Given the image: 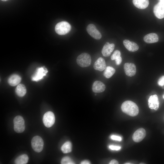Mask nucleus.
<instances>
[{
  "label": "nucleus",
  "instance_id": "obj_1",
  "mask_svg": "<svg viewBox=\"0 0 164 164\" xmlns=\"http://www.w3.org/2000/svg\"><path fill=\"white\" fill-rule=\"evenodd\" d=\"M121 108L124 113L131 116H135L139 112V109L137 105L131 101L124 102L121 105Z\"/></svg>",
  "mask_w": 164,
  "mask_h": 164
},
{
  "label": "nucleus",
  "instance_id": "obj_2",
  "mask_svg": "<svg viewBox=\"0 0 164 164\" xmlns=\"http://www.w3.org/2000/svg\"><path fill=\"white\" fill-rule=\"evenodd\" d=\"M77 62L78 65L81 67H88L91 64V56L87 53H83L77 56Z\"/></svg>",
  "mask_w": 164,
  "mask_h": 164
},
{
  "label": "nucleus",
  "instance_id": "obj_3",
  "mask_svg": "<svg viewBox=\"0 0 164 164\" xmlns=\"http://www.w3.org/2000/svg\"><path fill=\"white\" fill-rule=\"evenodd\" d=\"M70 29V25L66 21H62L57 23L55 27L56 32L60 35H64L67 33Z\"/></svg>",
  "mask_w": 164,
  "mask_h": 164
},
{
  "label": "nucleus",
  "instance_id": "obj_4",
  "mask_svg": "<svg viewBox=\"0 0 164 164\" xmlns=\"http://www.w3.org/2000/svg\"><path fill=\"white\" fill-rule=\"evenodd\" d=\"M13 123L14 129L16 132L21 133L24 131L25 128V121L21 116H16L14 119Z\"/></svg>",
  "mask_w": 164,
  "mask_h": 164
},
{
  "label": "nucleus",
  "instance_id": "obj_5",
  "mask_svg": "<svg viewBox=\"0 0 164 164\" xmlns=\"http://www.w3.org/2000/svg\"><path fill=\"white\" fill-rule=\"evenodd\" d=\"M43 140L39 136H35L32 139V147L34 151L36 152H39L43 150Z\"/></svg>",
  "mask_w": 164,
  "mask_h": 164
},
{
  "label": "nucleus",
  "instance_id": "obj_6",
  "mask_svg": "<svg viewBox=\"0 0 164 164\" xmlns=\"http://www.w3.org/2000/svg\"><path fill=\"white\" fill-rule=\"evenodd\" d=\"M43 120V123L46 127L47 128L51 127L55 123L54 114L51 111H47L44 114Z\"/></svg>",
  "mask_w": 164,
  "mask_h": 164
},
{
  "label": "nucleus",
  "instance_id": "obj_7",
  "mask_svg": "<svg viewBox=\"0 0 164 164\" xmlns=\"http://www.w3.org/2000/svg\"><path fill=\"white\" fill-rule=\"evenodd\" d=\"M48 71L45 67H39L36 69L35 72L32 76V80L37 81L42 79L44 76H46Z\"/></svg>",
  "mask_w": 164,
  "mask_h": 164
},
{
  "label": "nucleus",
  "instance_id": "obj_8",
  "mask_svg": "<svg viewBox=\"0 0 164 164\" xmlns=\"http://www.w3.org/2000/svg\"><path fill=\"white\" fill-rule=\"evenodd\" d=\"M153 12L155 16L158 19L164 18V2L160 1L154 6Z\"/></svg>",
  "mask_w": 164,
  "mask_h": 164
},
{
  "label": "nucleus",
  "instance_id": "obj_9",
  "mask_svg": "<svg viewBox=\"0 0 164 164\" xmlns=\"http://www.w3.org/2000/svg\"><path fill=\"white\" fill-rule=\"evenodd\" d=\"M87 31L92 37L95 39H99L101 38V34L93 24H91L87 26Z\"/></svg>",
  "mask_w": 164,
  "mask_h": 164
},
{
  "label": "nucleus",
  "instance_id": "obj_10",
  "mask_svg": "<svg viewBox=\"0 0 164 164\" xmlns=\"http://www.w3.org/2000/svg\"><path fill=\"white\" fill-rule=\"evenodd\" d=\"M146 135L145 130L142 128H139L134 133L132 136L133 140L135 142H139L144 138Z\"/></svg>",
  "mask_w": 164,
  "mask_h": 164
},
{
  "label": "nucleus",
  "instance_id": "obj_11",
  "mask_svg": "<svg viewBox=\"0 0 164 164\" xmlns=\"http://www.w3.org/2000/svg\"><path fill=\"white\" fill-rule=\"evenodd\" d=\"M125 73L129 77L134 76L136 73V68L135 64L132 63H125L124 66Z\"/></svg>",
  "mask_w": 164,
  "mask_h": 164
},
{
  "label": "nucleus",
  "instance_id": "obj_12",
  "mask_svg": "<svg viewBox=\"0 0 164 164\" xmlns=\"http://www.w3.org/2000/svg\"><path fill=\"white\" fill-rule=\"evenodd\" d=\"M159 104L158 97L156 95H152L149 97L148 105L150 109L157 110L159 108Z\"/></svg>",
  "mask_w": 164,
  "mask_h": 164
},
{
  "label": "nucleus",
  "instance_id": "obj_13",
  "mask_svg": "<svg viewBox=\"0 0 164 164\" xmlns=\"http://www.w3.org/2000/svg\"><path fill=\"white\" fill-rule=\"evenodd\" d=\"M115 47L114 43L110 44L108 42H106L104 45L101 53L105 57L110 56L111 52L113 51Z\"/></svg>",
  "mask_w": 164,
  "mask_h": 164
},
{
  "label": "nucleus",
  "instance_id": "obj_14",
  "mask_svg": "<svg viewBox=\"0 0 164 164\" xmlns=\"http://www.w3.org/2000/svg\"><path fill=\"white\" fill-rule=\"evenodd\" d=\"M123 43L126 49L130 51L134 52L138 49L139 47L137 44L128 40H124Z\"/></svg>",
  "mask_w": 164,
  "mask_h": 164
},
{
  "label": "nucleus",
  "instance_id": "obj_15",
  "mask_svg": "<svg viewBox=\"0 0 164 164\" xmlns=\"http://www.w3.org/2000/svg\"><path fill=\"white\" fill-rule=\"evenodd\" d=\"M105 86L102 82L96 81L94 82L92 86V91L95 93H101L105 90Z\"/></svg>",
  "mask_w": 164,
  "mask_h": 164
},
{
  "label": "nucleus",
  "instance_id": "obj_16",
  "mask_svg": "<svg viewBox=\"0 0 164 164\" xmlns=\"http://www.w3.org/2000/svg\"><path fill=\"white\" fill-rule=\"evenodd\" d=\"M93 67L95 70L101 71H103L106 67L104 60L102 57L98 58L94 63Z\"/></svg>",
  "mask_w": 164,
  "mask_h": 164
},
{
  "label": "nucleus",
  "instance_id": "obj_17",
  "mask_svg": "<svg viewBox=\"0 0 164 164\" xmlns=\"http://www.w3.org/2000/svg\"><path fill=\"white\" fill-rule=\"evenodd\" d=\"M143 40L147 43H153L158 41L159 37L156 34L151 33L145 35L143 38Z\"/></svg>",
  "mask_w": 164,
  "mask_h": 164
},
{
  "label": "nucleus",
  "instance_id": "obj_18",
  "mask_svg": "<svg viewBox=\"0 0 164 164\" xmlns=\"http://www.w3.org/2000/svg\"><path fill=\"white\" fill-rule=\"evenodd\" d=\"M134 5L136 7L141 9L146 8L149 5V0H133Z\"/></svg>",
  "mask_w": 164,
  "mask_h": 164
},
{
  "label": "nucleus",
  "instance_id": "obj_19",
  "mask_svg": "<svg viewBox=\"0 0 164 164\" xmlns=\"http://www.w3.org/2000/svg\"><path fill=\"white\" fill-rule=\"evenodd\" d=\"M21 77L17 74H13L8 79V82L12 86H15L18 85L21 81Z\"/></svg>",
  "mask_w": 164,
  "mask_h": 164
},
{
  "label": "nucleus",
  "instance_id": "obj_20",
  "mask_svg": "<svg viewBox=\"0 0 164 164\" xmlns=\"http://www.w3.org/2000/svg\"><path fill=\"white\" fill-rule=\"evenodd\" d=\"M26 90L25 86L22 84L18 85L15 89V92L19 97H23L26 94Z\"/></svg>",
  "mask_w": 164,
  "mask_h": 164
},
{
  "label": "nucleus",
  "instance_id": "obj_21",
  "mask_svg": "<svg viewBox=\"0 0 164 164\" xmlns=\"http://www.w3.org/2000/svg\"><path fill=\"white\" fill-rule=\"evenodd\" d=\"M29 157L26 154H23L18 157L15 160L16 164H26L28 161Z\"/></svg>",
  "mask_w": 164,
  "mask_h": 164
},
{
  "label": "nucleus",
  "instance_id": "obj_22",
  "mask_svg": "<svg viewBox=\"0 0 164 164\" xmlns=\"http://www.w3.org/2000/svg\"><path fill=\"white\" fill-rule=\"evenodd\" d=\"M115 72V70L114 68L108 66L105 69L103 74L106 78H109L113 75Z\"/></svg>",
  "mask_w": 164,
  "mask_h": 164
},
{
  "label": "nucleus",
  "instance_id": "obj_23",
  "mask_svg": "<svg viewBox=\"0 0 164 164\" xmlns=\"http://www.w3.org/2000/svg\"><path fill=\"white\" fill-rule=\"evenodd\" d=\"M72 147L71 143L69 141H67L62 145L61 147V150L63 153H68L71 151Z\"/></svg>",
  "mask_w": 164,
  "mask_h": 164
},
{
  "label": "nucleus",
  "instance_id": "obj_24",
  "mask_svg": "<svg viewBox=\"0 0 164 164\" xmlns=\"http://www.w3.org/2000/svg\"><path fill=\"white\" fill-rule=\"evenodd\" d=\"M61 163L62 164H73L75 163L68 156L63 157L61 161Z\"/></svg>",
  "mask_w": 164,
  "mask_h": 164
},
{
  "label": "nucleus",
  "instance_id": "obj_25",
  "mask_svg": "<svg viewBox=\"0 0 164 164\" xmlns=\"http://www.w3.org/2000/svg\"><path fill=\"white\" fill-rule=\"evenodd\" d=\"M121 56V53L118 50H115L111 56L112 60H115Z\"/></svg>",
  "mask_w": 164,
  "mask_h": 164
},
{
  "label": "nucleus",
  "instance_id": "obj_26",
  "mask_svg": "<svg viewBox=\"0 0 164 164\" xmlns=\"http://www.w3.org/2000/svg\"><path fill=\"white\" fill-rule=\"evenodd\" d=\"M158 84L161 86H164V75L161 77L158 81Z\"/></svg>",
  "mask_w": 164,
  "mask_h": 164
},
{
  "label": "nucleus",
  "instance_id": "obj_27",
  "mask_svg": "<svg viewBox=\"0 0 164 164\" xmlns=\"http://www.w3.org/2000/svg\"><path fill=\"white\" fill-rule=\"evenodd\" d=\"M111 138L113 140L119 141H120L122 140V138L121 137L115 135H111Z\"/></svg>",
  "mask_w": 164,
  "mask_h": 164
},
{
  "label": "nucleus",
  "instance_id": "obj_28",
  "mask_svg": "<svg viewBox=\"0 0 164 164\" xmlns=\"http://www.w3.org/2000/svg\"><path fill=\"white\" fill-rule=\"evenodd\" d=\"M109 148L112 150H119L121 149V147L118 146L111 145L109 146Z\"/></svg>",
  "mask_w": 164,
  "mask_h": 164
},
{
  "label": "nucleus",
  "instance_id": "obj_29",
  "mask_svg": "<svg viewBox=\"0 0 164 164\" xmlns=\"http://www.w3.org/2000/svg\"><path fill=\"white\" fill-rule=\"evenodd\" d=\"M116 64L117 65H119L122 62V58L121 56L115 60Z\"/></svg>",
  "mask_w": 164,
  "mask_h": 164
},
{
  "label": "nucleus",
  "instance_id": "obj_30",
  "mask_svg": "<svg viewBox=\"0 0 164 164\" xmlns=\"http://www.w3.org/2000/svg\"><path fill=\"white\" fill-rule=\"evenodd\" d=\"M109 164H118V162L115 159L111 160L109 162Z\"/></svg>",
  "mask_w": 164,
  "mask_h": 164
},
{
  "label": "nucleus",
  "instance_id": "obj_31",
  "mask_svg": "<svg viewBox=\"0 0 164 164\" xmlns=\"http://www.w3.org/2000/svg\"><path fill=\"white\" fill-rule=\"evenodd\" d=\"M81 164H90V162L88 160H84L81 162Z\"/></svg>",
  "mask_w": 164,
  "mask_h": 164
},
{
  "label": "nucleus",
  "instance_id": "obj_32",
  "mask_svg": "<svg viewBox=\"0 0 164 164\" xmlns=\"http://www.w3.org/2000/svg\"><path fill=\"white\" fill-rule=\"evenodd\" d=\"M2 1H8L9 0H1Z\"/></svg>",
  "mask_w": 164,
  "mask_h": 164
},
{
  "label": "nucleus",
  "instance_id": "obj_33",
  "mask_svg": "<svg viewBox=\"0 0 164 164\" xmlns=\"http://www.w3.org/2000/svg\"><path fill=\"white\" fill-rule=\"evenodd\" d=\"M160 1L164 2V0H160Z\"/></svg>",
  "mask_w": 164,
  "mask_h": 164
},
{
  "label": "nucleus",
  "instance_id": "obj_34",
  "mask_svg": "<svg viewBox=\"0 0 164 164\" xmlns=\"http://www.w3.org/2000/svg\"><path fill=\"white\" fill-rule=\"evenodd\" d=\"M125 164H131V163H125Z\"/></svg>",
  "mask_w": 164,
  "mask_h": 164
},
{
  "label": "nucleus",
  "instance_id": "obj_35",
  "mask_svg": "<svg viewBox=\"0 0 164 164\" xmlns=\"http://www.w3.org/2000/svg\"><path fill=\"white\" fill-rule=\"evenodd\" d=\"M163 97L164 99V94L163 96Z\"/></svg>",
  "mask_w": 164,
  "mask_h": 164
}]
</instances>
